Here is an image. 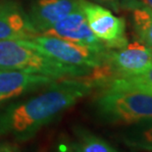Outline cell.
Instances as JSON below:
<instances>
[{
	"label": "cell",
	"instance_id": "6da1fadb",
	"mask_svg": "<svg viewBox=\"0 0 152 152\" xmlns=\"http://www.w3.org/2000/svg\"><path fill=\"white\" fill-rule=\"evenodd\" d=\"M93 88L88 77L55 80L37 95L13 103L0 112V137L17 141L31 140Z\"/></svg>",
	"mask_w": 152,
	"mask_h": 152
},
{
	"label": "cell",
	"instance_id": "7a4b0ae2",
	"mask_svg": "<svg viewBox=\"0 0 152 152\" xmlns=\"http://www.w3.org/2000/svg\"><path fill=\"white\" fill-rule=\"evenodd\" d=\"M0 69H16L53 79L87 77L93 69L67 65L35 49L28 39L0 41Z\"/></svg>",
	"mask_w": 152,
	"mask_h": 152
},
{
	"label": "cell",
	"instance_id": "3957f363",
	"mask_svg": "<svg viewBox=\"0 0 152 152\" xmlns=\"http://www.w3.org/2000/svg\"><path fill=\"white\" fill-rule=\"evenodd\" d=\"M102 122L111 125L152 124V95L138 91L100 90L93 102Z\"/></svg>",
	"mask_w": 152,
	"mask_h": 152
},
{
	"label": "cell",
	"instance_id": "277c9868",
	"mask_svg": "<svg viewBox=\"0 0 152 152\" xmlns=\"http://www.w3.org/2000/svg\"><path fill=\"white\" fill-rule=\"evenodd\" d=\"M28 41L35 49L59 62L89 69L101 66L106 53H97L82 44L51 35L37 34Z\"/></svg>",
	"mask_w": 152,
	"mask_h": 152
},
{
	"label": "cell",
	"instance_id": "5b68a950",
	"mask_svg": "<svg viewBox=\"0 0 152 152\" xmlns=\"http://www.w3.org/2000/svg\"><path fill=\"white\" fill-rule=\"evenodd\" d=\"M86 22L92 33L108 49H119L129 41L126 37V22L108 8L88 0H79Z\"/></svg>",
	"mask_w": 152,
	"mask_h": 152
},
{
	"label": "cell",
	"instance_id": "8992f818",
	"mask_svg": "<svg viewBox=\"0 0 152 152\" xmlns=\"http://www.w3.org/2000/svg\"><path fill=\"white\" fill-rule=\"evenodd\" d=\"M41 34L56 37L82 44L97 53L104 54L109 50L90 30L80 6Z\"/></svg>",
	"mask_w": 152,
	"mask_h": 152
},
{
	"label": "cell",
	"instance_id": "52a82bcc",
	"mask_svg": "<svg viewBox=\"0 0 152 152\" xmlns=\"http://www.w3.org/2000/svg\"><path fill=\"white\" fill-rule=\"evenodd\" d=\"M30 17L15 0H0V41L31 39L37 37Z\"/></svg>",
	"mask_w": 152,
	"mask_h": 152
},
{
	"label": "cell",
	"instance_id": "ba28073f",
	"mask_svg": "<svg viewBox=\"0 0 152 152\" xmlns=\"http://www.w3.org/2000/svg\"><path fill=\"white\" fill-rule=\"evenodd\" d=\"M57 79L16 69H0V103L43 88Z\"/></svg>",
	"mask_w": 152,
	"mask_h": 152
},
{
	"label": "cell",
	"instance_id": "9c48e42d",
	"mask_svg": "<svg viewBox=\"0 0 152 152\" xmlns=\"http://www.w3.org/2000/svg\"><path fill=\"white\" fill-rule=\"evenodd\" d=\"M79 7V0H34L28 15L41 34Z\"/></svg>",
	"mask_w": 152,
	"mask_h": 152
},
{
	"label": "cell",
	"instance_id": "30bf717a",
	"mask_svg": "<svg viewBox=\"0 0 152 152\" xmlns=\"http://www.w3.org/2000/svg\"><path fill=\"white\" fill-rule=\"evenodd\" d=\"M122 6L132 12V27L138 40L152 49V10L134 0H121Z\"/></svg>",
	"mask_w": 152,
	"mask_h": 152
},
{
	"label": "cell",
	"instance_id": "8fae6325",
	"mask_svg": "<svg viewBox=\"0 0 152 152\" xmlns=\"http://www.w3.org/2000/svg\"><path fill=\"white\" fill-rule=\"evenodd\" d=\"M100 90L138 91L152 95V66L140 75L112 79L99 86Z\"/></svg>",
	"mask_w": 152,
	"mask_h": 152
},
{
	"label": "cell",
	"instance_id": "7c38bea8",
	"mask_svg": "<svg viewBox=\"0 0 152 152\" xmlns=\"http://www.w3.org/2000/svg\"><path fill=\"white\" fill-rule=\"evenodd\" d=\"M71 152H119L103 138L83 128H77Z\"/></svg>",
	"mask_w": 152,
	"mask_h": 152
},
{
	"label": "cell",
	"instance_id": "4fadbf2b",
	"mask_svg": "<svg viewBox=\"0 0 152 152\" xmlns=\"http://www.w3.org/2000/svg\"><path fill=\"white\" fill-rule=\"evenodd\" d=\"M122 141L134 151L152 152V124L135 126L122 135Z\"/></svg>",
	"mask_w": 152,
	"mask_h": 152
},
{
	"label": "cell",
	"instance_id": "5bb4252c",
	"mask_svg": "<svg viewBox=\"0 0 152 152\" xmlns=\"http://www.w3.org/2000/svg\"><path fill=\"white\" fill-rule=\"evenodd\" d=\"M93 1H95L99 5L112 9L115 12H119L121 8V0H93Z\"/></svg>",
	"mask_w": 152,
	"mask_h": 152
},
{
	"label": "cell",
	"instance_id": "9a60e30c",
	"mask_svg": "<svg viewBox=\"0 0 152 152\" xmlns=\"http://www.w3.org/2000/svg\"><path fill=\"white\" fill-rule=\"evenodd\" d=\"M0 152H18V149L14 144L1 143L0 144Z\"/></svg>",
	"mask_w": 152,
	"mask_h": 152
},
{
	"label": "cell",
	"instance_id": "2e32d148",
	"mask_svg": "<svg viewBox=\"0 0 152 152\" xmlns=\"http://www.w3.org/2000/svg\"><path fill=\"white\" fill-rule=\"evenodd\" d=\"M134 1L140 3V4L144 5V6H146V7L150 8L152 10V0H134Z\"/></svg>",
	"mask_w": 152,
	"mask_h": 152
},
{
	"label": "cell",
	"instance_id": "e0dca14e",
	"mask_svg": "<svg viewBox=\"0 0 152 152\" xmlns=\"http://www.w3.org/2000/svg\"><path fill=\"white\" fill-rule=\"evenodd\" d=\"M59 152H71V150H70V148H67L65 146H63V147L60 148Z\"/></svg>",
	"mask_w": 152,
	"mask_h": 152
}]
</instances>
